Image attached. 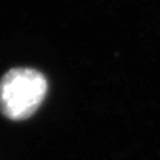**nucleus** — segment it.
Returning <instances> with one entry per match:
<instances>
[{
  "label": "nucleus",
  "mask_w": 160,
  "mask_h": 160,
  "mask_svg": "<svg viewBox=\"0 0 160 160\" xmlns=\"http://www.w3.org/2000/svg\"><path fill=\"white\" fill-rule=\"evenodd\" d=\"M48 82L39 71L16 68L0 80V112L11 120L28 119L39 108Z\"/></svg>",
  "instance_id": "1"
}]
</instances>
